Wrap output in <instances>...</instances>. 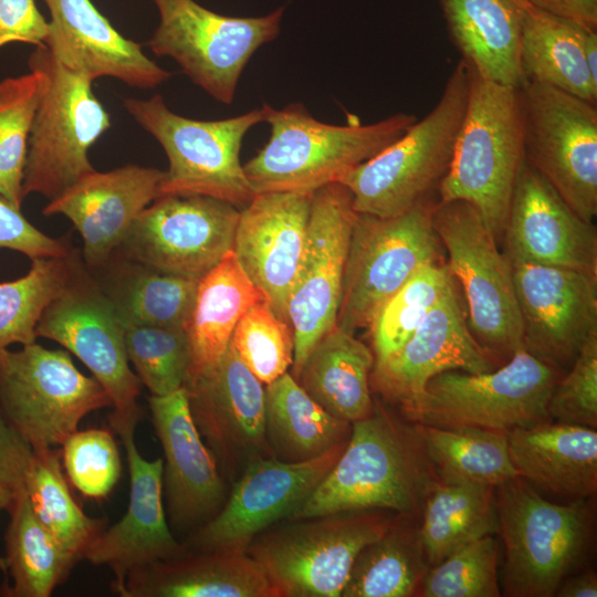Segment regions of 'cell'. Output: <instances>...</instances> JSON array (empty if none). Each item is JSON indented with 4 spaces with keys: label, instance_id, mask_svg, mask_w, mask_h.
Instances as JSON below:
<instances>
[{
    "label": "cell",
    "instance_id": "d4e9b609",
    "mask_svg": "<svg viewBox=\"0 0 597 597\" xmlns=\"http://www.w3.org/2000/svg\"><path fill=\"white\" fill-rule=\"evenodd\" d=\"M138 420L111 426L124 444L130 480L128 507L124 516L105 528L86 548L83 558L94 565L108 566L119 584L125 576L156 561L168 559L185 552L166 520L163 502L161 459L146 460L135 444Z\"/></svg>",
    "mask_w": 597,
    "mask_h": 597
},
{
    "label": "cell",
    "instance_id": "7402d4cb",
    "mask_svg": "<svg viewBox=\"0 0 597 597\" xmlns=\"http://www.w3.org/2000/svg\"><path fill=\"white\" fill-rule=\"evenodd\" d=\"M495 369L493 357L472 335L455 282L428 313L411 337L394 355L374 364L370 387L400 405L418 396L438 374Z\"/></svg>",
    "mask_w": 597,
    "mask_h": 597
},
{
    "label": "cell",
    "instance_id": "4dcf8cb0",
    "mask_svg": "<svg viewBox=\"0 0 597 597\" xmlns=\"http://www.w3.org/2000/svg\"><path fill=\"white\" fill-rule=\"evenodd\" d=\"M374 364L373 350L335 324L312 348L295 380L328 413L353 423L374 408Z\"/></svg>",
    "mask_w": 597,
    "mask_h": 597
},
{
    "label": "cell",
    "instance_id": "816d5d0a",
    "mask_svg": "<svg viewBox=\"0 0 597 597\" xmlns=\"http://www.w3.org/2000/svg\"><path fill=\"white\" fill-rule=\"evenodd\" d=\"M32 458V448L11 426L0 408V483L14 492L24 489Z\"/></svg>",
    "mask_w": 597,
    "mask_h": 597
},
{
    "label": "cell",
    "instance_id": "3957f363",
    "mask_svg": "<svg viewBox=\"0 0 597 597\" xmlns=\"http://www.w3.org/2000/svg\"><path fill=\"white\" fill-rule=\"evenodd\" d=\"M469 70L468 105L452 160L438 186L439 201L470 202L499 240L525 161L521 86L500 84Z\"/></svg>",
    "mask_w": 597,
    "mask_h": 597
},
{
    "label": "cell",
    "instance_id": "1f68e13d",
    "mask_svg": "<svg viewBox=\"0 0 597 597\" xmlns=\"http://www.w3.org/2000/svg\"><path fill=\"white\" fill-rule=\"evenodd\" d=\"M262 301L266 297L245 274L233 251L198 281L186 327L190 354L187 380L218 363L239 320Z\"/></svg>",
    "mask_w": 597,
    "mask_h": 597
},
{
    "label": "cell",
    "instance_id": "f5cc1de1",
    "mask_svg": "<svg viewBox=\"0 0 597 597\" xmlns=\"http://www.w3.org/2000/svg\"><path fill=\"white\" fill-rule=\"evenodd\" d=\"M534 7L554 15L597 30V0H527Z\"/></svg>",
    "mask_w": 597,
    "mask_h": 597
},
{
    "label": "cell",
    "instance_id": "603a6c76",
    "mask_svg": "<svg viewBox=\"0 0 597 597\" xmlns=\"http://www.w3.org/2000/svg\"><path fill=\"white\" fill-rule=\"evenodd\" d=\"M313 193H255L239 213L232 251L275 314L287 300L304 248Z\"/></svg>",
    "mask_w": 597,
    "mask_h": 597
},
{
    "label": "cell",
    "instance_id": "b9f144b4",
    "mask_svg": "<svg viewBox=\"0 0 597 597\" xmlns=\"http://www.w3.org/2000/svg\"><path fill=\"white\" fill-rule=\"evenodd\" d=\"M453 283L447 264L427 263L380 305L367 327L375 364L404 346Z\"/></svg>",
    "mask_w": 597,
    "mask_h": 597
},
{
    "label": "cell",
    "instance_id": "f6af8a7d",
    "mask_svg": "<svg viewBox=\"0 0 597 597\" xmlns=\"http://www.w3.org/2000/svg\"><path fill=\"white\" fill-rule=\"evenodd\" d=\"M230 344L263 385L287 373L293 364L294 337L291 324L279 317L268 301L256 303L242 315Z\"/></svg>",
    "mask_w": 597,
    "mask_h": 597
},
{
    "label": "cell",
    "instance_id": "cb8c5ba5",
    "mask_svg": "<svg viewBox=\"0 0 597 597\" xmlns=\"http://www.w3.org/2000/svg\"><path fill=\"white\" fill-rule=\"evenodd\" d=\"M148 404L165 454L163 495L170 522L181 530H197L227 500L217 460L192 419L185 386L165 396H150Z\"/></svg>",
    "mask_w": 597,
    "mask_h": 597
},
{
    "label": "cell",
    "instance_id": "4316f807",
    "mask_svg": "<svg viewBox=\"0 0 597 597\" xmlns=\"http://www.w3.org/2000/svg\"><path fill=\"white\" fill-rule=\"evenodd\" d=\"M51 14L44 46L65 69L92 82L109 76L139 88H154L171 73L123 36L90 0H42Z\"/></svg>",
    "mask_w": 597,
    "mask_h": 597
},
{
    "label": "cell",
    "instance_id": "30bf717a",
    "mask_svg": "<svg viewBox=\"0 0 597 597\" xmlns=\"http://www.w3.org/2000/svg\"><path fill=\"white\" fill-rule=\"evenodd\" d=\"M432 224L448 253L447 266L461 285L472 335L493 358L509 360L524 348L509 258L470 202L438 201Z\"/></svg>",
    "mask_w": 597,
    "mask_h": 597
},
{
    "label": "cell",
    "instance_id": "ee69618b",
    "mask_svg": "<svg viewBox=\"0 0 597 597\" xmlns=\"http://www.w3.org/2000/svg\"><path fill=\"white\" fill-rule=\"evenodd\" d=\"M124 342L128 362L151 396H165L185 386L190 366L185 329L127 323Z\"/></svg>",
    "mask_w": 597,
    "mask_h": 597
},
{
    "label": "cell",
    "instance_id": "ba28073f",
    "mask_svg": "<svg viewBox=\"0 0 597 597\" xmlns=\"http://www.w3.org/2000/svg\"><path fill=\"white\" fill-rule=\"evenodd\" d=\"M385 511L290 520L256 535L245 552L261 565L279 597H338L358 553L400 515Z\"/></svg>",
    "mask_w": 597,
    "mask_h": 597
},
{
    "label": "cell",
    "instance_id": "11a10c76",
    "mask_svg": "<svg viewBox=\"0 0 597 597\" xmlns=\"http://www.w3.org/2000/svg\"><path fill=\"white\" fill-rule=\"evenodd\" d=\"M580 43L590 77L597 84V30L584 27Z\"/></svg>",
    "mask_w": 597,
    "mask_h": 597
},
{
    "label": "cell",
    "instance_id": "9c48e42d",
    "mask_svg": "<svg viewBox=\"0 0 597 597\" xmlns=\"http://www.w3.org/2000/svg\"><path fill=\"white\" fill-rule=\"evenodd\" d=\"M29 70L43 85L34 114L22 195L52 200L94 171L88 149L109 128V115L94 95L92 81L62 66L44 46L30 54Z\"/></svg>",
    "mask_w": 597,
    "mask_h": 597
},
{
    "label": "cell",
    "instance_id": "d6a6232c",
    "mask_svg": "<svg viewBox=\"0 0 597 597\" xmlns=\"http://www.w3.org/2000/svg\"><path fill=\"white\" fill-rule=\"evenodd\" d=\"M519 6L524 82L548 85L597 105V84L590 77L580 43L585 25L545 12L527 0H519Z\"/></svg>",
    "mask_w": 597,
    "mask_h": 597
},
{
    "label": "cell",
    "instance_id": "8992f818",
    "mask_svg": "<svg viewBox=\"0 0 597 597\" xmlns=\"http://www.w3.org/2000/svg\"><path fill=\"white\" fill-rule=\"evenodd\" d=\"M126 111L165 150L169 167L158 187L163 196H207L244 207L254 191L240 150L245 134L265 121L268 104L239 116L200 121L168 108L160 95L126 98Z\"/></svg>",
    "mask_w": 597,
    "mask_h": 597
},
{
    "label": "cell",
    "instance_id": "ac0fdd59",
    "mask_svg": "<svg viewBox=\"0 0 597 597\" xmlns=\"http://www.w3.org/2000/svg\"><path fill=\"white\" fill-rule=\"evenodd\" d=\"M346 443L301 462L274 457L251 460L221 510L195 530L185 548L245 551L256 535L280 520H289L300 509L335 464Z\"/></svg>",
    "mask_w": 597,
    "mask_h": 597
},
{
    "label": "cell",
    "instance_id": "f907efd6",
    "mask_svg": "<svg viewBox=\"0 0 597 597\" xmlns=\"http://www.w3.org/2000/svg\"><path fill=\"white\" fill-rule=\"evenodd\" d=\"M49 22L34 0H0V48L12 42L44 45Z\"/></svg>",
    "mask_w": 597,
    "mask_h": 597
},
{
    "label": "cell",
    "instance_id": "f1b7e54d",
    "mask_svg": "<svg viewBox=\"0 0 597 597\" xmlns=\"http://www.w3.org/2000/svg\"><path fill=\"white\" fill-rule=\"evenodd\" d=\"M511 461L520 476L569 501L597 490V432L547 421L507 432Z\"/></svg>",
    "mask_w": 597,
    "mask_h": 597
},
{
    "label": "cell",
    "instance_id": "44dd1931",
    "mask_svg": "<svg viewBox=\"0 0 597 597\" xmlns=\"http://www.w3.org/2000/svg\"><path fill=\"white\" fill-rule=\"evenodd\" d=\"M511 262L597 274V230L580 218L525 160L503 231Z\"/></svg>",
    "mask_w": 597,
    "mask_h": 597
},
{
    "label": "cell",
    "instance_id": "5bb4252c",
    "mask_svg": "<svg viewBox=\"0 0 597 597\" xmlns=\"http://www.w3.org/2000/svg\"><path fill=\"white\" fill-rule=\"evenodd\" d=\"M35 332L57 342L91 370L111 398V426L140 419L142 383L128 365L124 324L82 255L63 291L43 311Z\"/></svg>",
    "mask_w": 597,
    "mask_h": 597
},
{
    "label": "cell",
    "instance_id": "277c9868",
    "mask_svg": "<svg viewBox=\"0 0 597 597\" xmlns=\"http://www.w3.org/2000/svg\"><path fill=\"white\" fill-rule=\"evenodd\" d=\"M469 91L470 70L460 59L437 104L422 119L339 178L357 213L396 217L430 196L452 160Z\"/></svg>",
    "mask_w": 597,
    "mask_h": 597
},
{
    "label": "cell",
    "instance_id": "f546056e",
    "mask_svg": "<svg viewBox=\"0 0 597 597\" xmlns=\"http://www.w3.org/2000/svg\"><path fill=\"white\" fill-rule=\"evenodd\" d=\"M448 34L483 78L522 86L519 0H439Z\"/></svg>",
    "mask_w": 597,
    "mask_h": 597
},
{
    "label": "cell",
    "instance_id": "c3c4849f",
    "mask_svg": "<svg viewBox=\"0 0 597 597\" xmlns=\"http://www.w3.org/2000/svg\"><path fill=\"white\" fill-rule=\"evenodd\" d=\"M547 411L558 422L596 428L597 332L585 342L565 377L557 380Z\"/></svg>",
    "mask_w": 597,
    "mask_h": 597
},
{
    "label": "cell",
    "instance_id": "8fae6325",
    "mask_svg": "<svg viewBox=\"0 0 597 597\" xmlns=\"http://www.w3.org/2000/svg\"><path fill=\"white\" fill-rule=\"evenodd\" d=\"M108 406L104 387L67 352L35 342L0 350V408L34 452L62 446L86 415Z\"/></svg>",
    "mask_w": 597,
    "mask_h": 597
},
{
    "label": "cell",
    "instance_id": "74e56055",
    "mask_svg": "<svg viewBox=\"0 0 597 597\" xmlns=\"http://www.w3.org/2000/svg\"><path fill=\"white\" fill-rule=\"evenodd\" d=\"M438 480L496 488L519 476L507 432L481 428H440L412 423Z\"/></svg>",
    "mask_w": 597,
    "mask_h": 597
},
{
    "label": "cell",
    "instance_id": "d590c367",
    "mask_svg": "<svg viewBox=\"0 0 597 597\" xmlns=\"http://www.w3.org/2000/svg\"><path fill=\"white\" fill-rule=\"evenodd\" d=\"M419 535L429 566L460 547L499 533L494 488L437 481L422 504Z\"/></svg>",
    "mask_w": 597,
    "mask_h": 597
},
{
    "label": "cell",
    "instance_id": "7a4b0ae2",
    "mask_svg": "<svg viewBox=\"0 0 597 597\" xmlns=\"http://www.w3.org/2000/svg\"><path fill=\"white\" fill-rule=\"evenodd\" d=\"M417 121L397 113L373 124L332 125L314 118L301 103L281 109L268 104L266 144L243 165L254 191L307 192L339 178L399 138Z\"/></svg>",
    "mask_w": 597,
    "mask_h": 597
},
{
    "label": "cell",
    "instance_id": "8d00e7d4",
    "mask_svg": "<svg viewBox=\"0 0 597 597\" xmlns=\"http://www.w3.org/2000/svg\"><path fill=\"white\" fill-rule=\"evenodd\" d=\"M106 282L97 279L124 324L186 331L198 281L160 273L114 252ZM104 263V264H105Z\"/></svg>",
    "mask_w": 597,
    "mask_h": 597
},
{
    "label": "cell",
    "instance_id": "60d3db41",
    "mask_svg": "<svg viewBox=\"0 0 597 597\" xmlns=\"http://www.w3.org/2000/svg\"><path fill=\"white\" fill-rule=\"evenodd\" d=\"M80 256L73 249L64 258L34 259L25 275L0 282V350L35 342L43 311L63 291Z\"/></svg>",
    "mask_w": 597,
    "mask_h": 597
},
{
    "label": "cell",
    "instance_id": "4fadbf2b",
    "mask_svg": "<svg viewBox=\"0 0 597 597\" xmlns=\"http://www.w3.org/2000/svg\"><path fill=\"white\" fill-rule=\"evenodd\" d=\"M160 21L148 45L169 56L199 87L231 104L239 78L256 50L280 33L284 7L256 18L223 15L195 0H154Z\"/></svg>",
    "mask_w": 597,
    "mask_h": 597
},
{
    "label": "cell",
    "instance_id": "836d02e7",
    "mask_svg": "<svg viewBox=\"0 0 597 597\" xmlns=\"http://www.w3.org/2000/svg\"><path fill=\"white\" fill-rule=\"evenodd\" d=\"M4 534V575L0 596L49 597L78 561L66 552L35 516L24 489L17 492L8 510Z\"/></svg>",
    "mask_w": 597,
    "mask_h": 597
},
{
    "label": "cell",
    "instance_id": "9f6ffc18",
    "mask_svg": "<svg viewBox=\"0 0 597 597\" xmlns=\"http://www.w3.org/2000/svg\"><path fill=\"white\" fill-rule=\"evenodd\" d=\"M15 493L17 492H14L8 485L0 483V513L3 510H9L13 502Z\"/></svg>",
    "mask_w": 597,
    "mask_h": 597
},
{
    "label": "cell",
    "instance_id": "bcb514c9",
    "mask_svg": "<svg viewBox=\"0 0 597 597\" xmlns=\"http://www.w3.org/2000/svg\"><path fill=\"white\" fill-rule=\"evenodd\" d=\"M499 546L493 535L473 541L429 567L418 596L499 597Z\"/></svg>",
    "mask_w": 597,
    "mask_h": 597
},
{
    "label": "cell",
    "instance_id": "9a60e30c",
    "mask_svg": "<svg viewBox=\"0 0 597 597\" xmlns=\"http://www.w3.org/2000/svg\"><path fill=\"white\" fill-rule=\"evenodd\" d=\"M525 160L584 220L597 214L596 104L536 82L521 86Z\"/></svg>",
    "mask_w": 597,
    "mask_h": 597
},
{
    "label": "cell",
    "instance_id": "d6986e66",
    "mask_svg": "<svg viewBox=\"0 0 597 597\" xmlns=\"http://www.w3.org/2000/svg\"><path fill=\"white\" fill-rule=\"evenodd\" d=\"M511 264L524 348L556 369L570 367L585 342L597 332V274Z\"/></svg>",
    "mask_w": 597,
    "mask_h": 597
},
{
    "label": "cell",
    "instance_id": "f35d334b",
    "mask_svg": "<svg viewBox=\"0 0 597 597\" xmlns=\"http://www.w3.org/2000/svg\"><path fill=\"white\" fill-rule=\"evenodd\" d=\"M399 515L377 540L358 553L343 597H409L418 593L429 569L419 527Z\"/></svg>",
    "mask_w": 597,
    "mask_h": 597
},
{
    "label": "cell",
    "instance_id": "681fc988",
    "mask_svg": "<svg viewBox=\"0 0 597 597\" xmlns=\"http://www.w3.org/2000/svg\"><path fill=\"white\" fill-rule=\"evenodd\" d=\"M0 248L18 251L30 260L64 258L72 248L64 240L54 239L31 224L15 208L0 197Z\"/></svg>",
    "mask_w": 597,
    "mask_h": 597
},
{
    "label": "cell",
    "instance_id": "2e32d148",
    "mask_svg": "<svg viewBox=\"0 0 597 597\" xmlns=\"http://www.w3.org/2000/svg\"><path fill=\"white\" fill-rule=\"evenodd\" d=\"M239 213L212 197H158L115 252L150 270L199 281L232 251Z\"/></svg>",
    "mask_w": 597,
    "mask_h": 597
},
{
    "label": "cell",
    "instance_id": "83f0119b",
    "mask_svg": "<svg viewBox=\"0 0 597 597\" xmlns=\"http://www.w3.org/2000/svg\"><path fill=\"white\" fill-rule=\"evenodd\" d=\"M122 597H279L245 551H190L129 572L111 585Z\"/></svg>",
    "mask_w": 597,
    "mask_h": 597
},
{
    "label": "cell",
    "instance_id": "ab89813d",
    "mask_svg": "<svg viewBox=\"0 0 597 597\" xmlns=\"http://www.w3.org/2000/svg\"><path fill=\"white\" fill-rule=\"evenodd\" d=\"M24 490L41 524L78 561L106 528L105 520L87 516L75 502L63 474L61 452L54 448L33 451Z\"/></svg>",
    "mask_w": 597,
    "mask_h": 597
},
{
    "label": "cell",
    "instance_id": "7dc6e473",
    "mask_svg": "<svg viewBox=\"0 0 597 597\" xmlns=\"http://www.w3.org/2000/svg\"><path fill=\"white\" fill-rule=\"evenodd\" d=\"M61 460L71 484L90 499L105 498L121 478L118 447L106 429L73 432L62 444Z\"/></svg>",
    "mask_w": 597,
    "mask_h": 597
},
{
    "label": "cell",
    "instance_id": "6da1fadb",
    "mask_svg": "<svg viewBox=\"0 0 597 597\" xmlns=\"http://www.w3.org/2000/svg\"><path fill=\"white\" fill-rule=\"evenodd\" d=\"M437 481L412 423L374 400L371 412L352 423L335 464L289 520L358 510L415 517Z\"/></svg>",
    "mask_w": 597,
    "mask_h": 597
},
{
    "label": "cell",
    "instance_id": "db71d44e",
    "mask_svg": "<svg viewBox=\"0 0 597 597\" xmlns=\"http://www.w3.org/2000/svg\"><path fill=\"white\" fill-rule=\"evenodd\" d=\"M556 596L559 597H596L597 577L587 570L576 575H568L558 586Z\"/></svg>",
    "mask_w": 597,
    "mask_h": 597
},
{
    "label": "cell",
    "instance_id": "7bdbcfd3",
    "mask_svg": "<svg viewBox=\"0 0 597 597\" xmlns=\"http://www.w3.org/2000/svg\"><path fill=\"white\" fill-rule=\"evenodd\" d=\"M42 85L34 70L0 82V197L18 209L24 200L28 144Z\"/></svg>",
    "mask_w": 597,
    "mask_h": 597
},
{
    "label": "cell",
    "instance_id": "e575fe53",
    "mask_svg": "<svg viewBox=\"0 0 597 597\" xmlns=\"http://www.w3.org/2000/svg\"><path fill=\"white\" fill-rule=\"evenodd\" d=\"M264 388L265 432L272 457L306 461L348 441L352 423L323 409L290 371Z\"/></svg>",
    "mask_w": 597,
    "mask_h": 597
},
{
    "label": "cell",
    "instance_id": "ffe728a7",
    "mask_svg": "<svg viewBox=\"0 0 597 597\" xmlns=\"http://www.w3.org/2000/svg\"><path fill=\"white\" fill-rule=\"evenodd\" d=\"M192 419L230 470L272 457L265 432V388L229 343L222 357L185 384Z\"/></svg>",
    "mask_w": 597,
    "mask_h": 597
},
{
    "label": "cell",
    "instance_id": "5b68a950",
    "mask_svg": "<svg viewBox=\"0 0 597 597\" xmlns=\"http://www.w3.org/2000/svg\"><path fill=\"white\" fill-rule=\"evenodd\" d=\"M558 371L525 348L502 367L471 374L449 370L399 406L410 423L509 432L548 420L547 405Z\"/></svg>",
    "mask_w": 597,
    "mask_h": 597
},
{
    "label": "cell",
    "instance_id": "484cf974",
    "mask_svg": "<svg viewBox=\"0 0 597 597\" xmlns=\"http://www.w3.org/2000/svg\"><path fill=\"white\" fill-rule=\"evenodd\" d=\"M164 171L126 165L92 171L43 208L45 216L69 218L83 241L87 268L103 265L122 243L136 217L158 196Z\"/></svg>",
    "mask_w": 597,
    "mask_h": 597
},
{
    "label": "cell",
    "instance_id": "e0dca14e",
    "mask_svg": "<svg viewBox=\"0 0 597 597\" xmlns=\"http://www.w3.org/2000/svg\"><path fill=\"white\" fill-rule=\"evenodd\" d=\"M357 212L339 182L312 197L304 248L287 300L294 357L290 374L297 378L312 348L337 320L349 239Z\"/></svg>",
    "mask_w": 597,
    "mask_h": 597
},
{
    "label": "cell",
    "instance_id": "52a82bcc",
    "mask_svg": "<svg viewBox=\"0 0 597 597\" xmlns=\"http://www.w3.org/2000/svg\"><path fill=\"white\" fill-rule=\"evenodd\" d=\"M505 546L504 591L513 597H551L583 562L590 533L586 500L566 505L541 496L522 476L496 488Z\"/></svg>",
    "mask_w": 597,
    "mask_h": 597
},
{
    "label": "cell",
    "instance_id": "7c38bea8",
    "mask_svg": "<svg viewBox=\"0 0 597 597\" xmlns=\"http://www.w3.org/2000/svg\"><path fill=\"white\" fill-rule=\"evenodd\" d=\"M431 196L390 218L357 213L344 269L336 325L367 328L380 305L422 265L439 262Z\"/></svg>",
    "mask_w": 597,
    "mask_h": 597
}]
</instances>
